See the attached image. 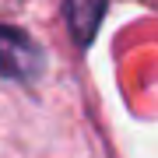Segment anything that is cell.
I'll return each instance as SVG.
<instances>
[{
  "mask_svg": "<svg viewBox=\"0 0 158 158\" xmlns=\"http://www.w3.org/2000/svg\"><path fill=\"white\" fill-rule=\"evenodd\" d=\"M42 70V53L21 28L0 25V74L14 81H32Z\"/></svg>",
  "mask_w": 158,
  "mask_h": 158,
  "instance_id": "cell-1",
  "label": "cell"
},
{
  "mask_svg": "<svg viewBox=\"0 0 158 158\" xmlns=\"http://www.w3.org/2000/svg\"><path fill=\"white\" fill-rule=\"evenodd\" d=\"M102 7H106V0H67V18H70L74 35H77L81 46L91 39V32H95V25H98Z\"/></svg>",
  "mask_w": 158,
  "mask_h": 158,
  "instance_id": "cell-2",
  "label": "cell"
}]
</instances>
